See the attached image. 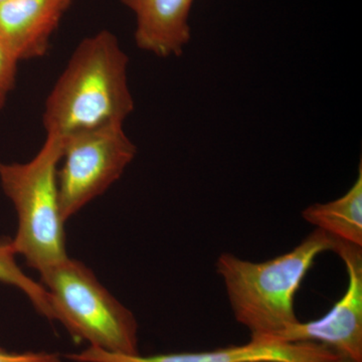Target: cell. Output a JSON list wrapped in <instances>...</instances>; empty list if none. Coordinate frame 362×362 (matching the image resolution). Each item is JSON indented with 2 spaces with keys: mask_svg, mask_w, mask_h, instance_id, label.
Returning a JSON list of instances; mask_svg holds the SVG:
<instances>
[{
  "mask_svg": "<svg viewBox=\"0 0 362 362\" xmlns=\"http://www.w3.org/2000/svg\"><path fill=\"white\" fill-rule=\"evenodd\" d=\"M18 63L13 52L0 42V109L16 86Z\"/></svg>",
  "mask_w": 362,
  "mask_h": 362,
  "instance_id": "12",
  "label": "cell"
},
{
  "mask_svg": "<svg viewBox=\"0 0 362 362\" xmlns=\"http://www.w3.org/2000/svg\"><path fill=\"white\" fill-rule=\"evenodd\" d=\"M13 240L0 239V282L16 286L25 293L42 315L54 320L51 297L42 284L28 277L16 262Z\"/></svg>",
  "mask_w": 362,
  "mask_h": 362,
  "instance_id": "11",
  "label": "cell"
},
{
  "mask_svg": "<svg viewBox=\"0 0 362 362\" xmlns=\"http://www.w3.org/2000/svg\"><path fill=\"white\" fill-rule=\"evenodd\" d=\"M75 362H321L340 358L323 345L311 342L250 340L209 351L180 352L142 356L105 351L96 347L66 356Z\"/></svg>",
  "mask_w": 362,
  "mask_h": 362,
  "instance_id": "7",
  "label": "cell"
},
{
  "mask_svg": "<svg viewBox=\"0 0 362 362\" xmlns=\"http://www.w3.org/2000/svg\"><path fill=\"white\" fill-rule=\"evenodd\" d=\"M0 362H61L59 354L49 352L16 354L0 349Z\"/></svg>",
  "mask_w": 362,
  "mask_h": 362,
  "instance_id": "13",
  "label": "cell"
},
{
  "mask_svg": "<svg viewBox=\"0 0 362 362\" xmlns=\"http://www.w3.org/2000/svg\"><path fill=\"white\" fill-rule=\"evenodd\" d=\"M321 362H349V361H345V359H342V358H337V359H332V361H321Z\"/></svg>",
  "mask_w": 362,
  "mask_h": 362,
  "instance_id": "14",
  "label": "cell"
},
{
  "mask_svg": "<svg viewBox=\"0 0 362 362\" xmlns=\"http://www.w3.org/2000/svg\"><path fill=\"white\" fill-rule=\"evenodd\" d=\"M338 240L316 228L291 251L254 263L225 252L216 261L235 320L251 339L274 340L299 322L295 297L319 255L335 251Z\"/></svg>",
  "mask_w": 362,
  "mask_h": 362,
  "instance_id": "2",
  "label": "cell"
},
{
  "mask_svg": "<svg viewBox=\"0 0 362 362\" xmlns=\"http://www.w3.org/2000/svg\"><path fill=\"white\" fill-rule=\"evenodd\" d=\"M302 216L331 237L362 247V165L356 182L343 197L305 209Z\"/></svg>",
  "mask_w": 362,
  "mask_h": 362,
  "instance_id": "10",
  "label": "cell"
},
{
  "mask_svg": "<svg viewBox=\"0 0 362 362\" xmlns=\"http://www.w3.org/2000/svg\"><path fill=\"white\" fill-rule=\"evenodd\" d=\"M137 153L124 123H109L63 138V165L58 168L59 201L66 221L104 194Z\"/></svg>",
  "mask_w": 362,
  "mask_h": 362,
  "instance_id": "5",
  "label": "cell"
},
{
  "mask_svg": "<svg viewBox=\"0 0 362 362\" xmlns=\"http://www.w3.org/2000/svg\"><path fill=\"white\" fill-rule=\"evenodd\" d=\"M334 252L344 262L349 276L341 299L321 318L299 321L274 341L317 343L345 361L362 362V250L338 240Z\"/></svg>",
  "mask_w": 362,
  "mask_h": 362,
  "instance_id": "6",
  "label": "cell"
},
{
  "mask_svg": "<svg viewBox=\"0 0 362 362\" xmlns=\"http://www.w3.org/2000/svg\"><path fill=\"white\" fill-rule=\"evenodd\" d=\"M63 138L47 135L42 148L26 163L0 162V183L18 214L14 251L40 272L68 258L59 209V162Z\"/></svg>",
  "mask_w": 362,
  "mask_h": 362,
  "instance_id": "3",
  "label": "cell"
},
{
  "mask_svg": "<svg viewBox=\"0 0 362 362\" xmlns=\"http://www.w3.org/2000/svg\"><path fill=\"white\" fill-rule=\"evenodd\" d=\"M73 0H7L0 4V42L18 61L44 57Z\"/></svg>",
  "mask_w": 362,
  "mask_h": 362,
  "instance_id": "8",
  "label": "cell"
},
{
  "mask_svg": "<svg viewBox=\"0 0 362 362\" xmlns=\"http://www.w3.org/2000/svg\"><path fill=\"white\" fill-rule=\"evenodd\" d=\"M128 59L110 30L83 40L45 101L47 135L66 137L109 123H124L134 111Z\"/></svg>",
  "mask_w": 362,
  "mask_h": 362,
  "instance_id": "1",
  "label": "cell"
},
{
  "mask_svg": "<svg viewBox=\"0 0 362 362\" xmlns=\"http://www.w3.org/2000/svg\"><path fill=\"white\" fill-rule=\"evenodd\" d=\"M40 275L51 297L54 320L74 339L113 354H139L132 312L112 296L85 264L68 257Z\"/></svg>",
  "mask_w": 362,
  "mask_h": 362,
  "instance_id": "4",
  "label": "cell"
},
{
  "mask_svg": "<svg viewBox=\"0 0 362 362\" xmlns=\"http://www.w3.org/2000/svg\"><path fill=\"white\" fill-rule=\"evenodd\" d=\"M7 0H0V4H4V2H6Z\"/></svg>",
  "mask_w": 362,
  "mask_h": 362,
  "instance_id": "15",
  "label": "cell"
},
{
  "mask_svg": "<svg viewBox=\"0 0 362 362\" xmlns=\"http://www.w3.org/2000/svg\"><path fill=\"white\" fill-rule=\"evenodd\" d=\"M135 14V42L161 58L180 56L192 37L194 0H121Z\"/></svg>",
  "mask_w": 362,
  "mask_h": 362,
  "instance_id": "9",
  "label": "cell"
}]
</instances>
